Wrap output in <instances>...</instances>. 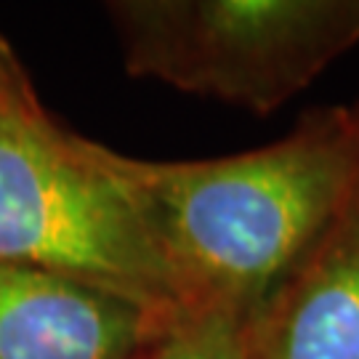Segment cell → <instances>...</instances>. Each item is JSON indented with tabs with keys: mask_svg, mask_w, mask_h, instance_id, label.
I'll return each instance as SVG.
<instances>
[{
	"mask_svg": "<svg viewBox=\"0 0 359 359\" xmlns=\"http://www.w3.org/2000/svg\"><path fill=\"white\" fill-rule=\"evenodd\" d=\"M152 354H154V351H152ZM149 359H152V357H149Z\"/></svg>",
	"mask_w": 359,
	"mask_h": 359,
	"instance_id": "9",
	"label": "cell"
},
{
	"mask_svg": "<svg viewBox=\"0 0 359 359\" xmlns=\"http://www.w3.org/2000/svg\"><path fill=\"white\" fill-rule=\"evenodd\" d=\"M250 359H359V203L248 320Z\"/></svg>",
	"mask_w": 359,
	"mask_h": 359,
	"instance_id": "5",
	"label": "cell"
},
{
	"mask_svg": "<svg viewBox=\"0 0 359 359\" xmlns=\"http://www.w3.org/2000/svg\"><path fill=\"white\" fill-rule=\"evenodd\" d=\"M128 168L187 309L250 320L357 200L359 115L320 109L250 152Z\"/></svg>",
	"mask_w": 359,
	"mask_h": 359,
	"instance_id": "1",
	"label": "cell"
},
{
	"mask_svg": "<svg viewBox=\"0 0 359 359\" xmlns=\"http://www.w3.org/2000/svg\"><path fill=\"white\" fill-rule=\"evenodd\" d=\"M133 77L269 115L359 46V0H109Z\"/></svg>",
	"mask_w": 359,
	"mask_h": 359,
	"instance_id": "3",
	"label": "cell"
},
{
	"mask_svg": "<svg viewBox=\"0 0 359 359\" xmlns=\"http://www.w3.org/2000/svg\"><path fill=\"white\" fill-rule=\"evenodd\" d=\"M152 359H250L248 320L216 304L184 309L170 322Z\"/></svg>",
	"mask_w": 359,
	"mask_h": 359,
	"instance_id": "6",
	"label": "cell"
},
{
	"mask_svg": "<svg viewBox=\"0 0 359 359\" xmlns=\"http://www.w3.org/2000/svg\"><path fill=\"white\" fill-rule=\"evenodd\" d=\"M179 314L0 261V359H149Z\"/></svg>",
	"mask_w": 359,
	"mask_h": 359,
	"instance_id": "4",
	"label": "cell"
},
{
	"mask_svg": "<svg viewBox=\"0 0 359 359\" xmlns=\"http://www.w3.org/2000/svg\"><path fill=\"white\" fill-rule=\"evenodd\" d=\"M35 102L40 99L32 88V80L25 72V67L19 65L8 40L0 35V117L25 109Z\"/></svg>",
	"mask_w": 359,
	"mask_h": 359,
	"instance_id": "7",
	"label": "cell"
},
{
	"mask_svg": "<svg viewBox=\"0 0 359 359\" xmlns=\"http://www.w3.org/2000/svg\"><path fill=\"white\" fill-rule=\"evenodd\" d=\"M0 261L59 271L179 314L187 298L120 154L35 102L0 117Z\"/></svg>",
	"mask_w": 359,
	"mask_h": 359,
	"instance_id": "2",
	"label": "cell"
},
{
	"mask_svg": "<svg viewBox=\"0 0 359 359\" xmlns=\"http://www.w3.org/2000/svg\"><path fill=\"white\" fill-rule=\"evenodd\" d=\"M357 115H359V107H357ZM357 203H359V192H357Z\"/></svg>",
	"mask_w": 359,
	"mask_h": 359,
	"instance_id": "8",
	"label": "cell"
}]
</instances>
